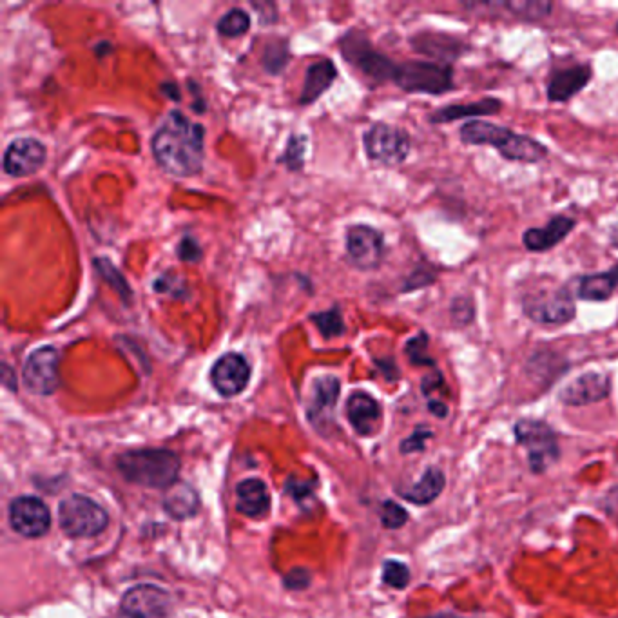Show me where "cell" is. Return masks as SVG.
I'll return each instance as SVG.
<instances>
[{
	"label": "cell",
	"mask_w": 618,
	"mask_h": 618,
	"mask_svg": "<svg viewBox=\"0 0 618 618\" xmlns=\"http://www.w3.org/2000/svg\"><path fill=\"white\" fill-rule=\"evenodd\" d=\"M58 350L55 347H40L29 354L24 363V385L35 396H51L60 385L58 376Z\"/></svg>",
	"instance_id": "9c48e42d"
},
{
	"label": "cell",
	"mask_w": 618,
	"mask_h": 618,
	"mask_svg": "<svg viewBox=\"0 0 618 618\" xmlns=\"http://www.w3.org/2000/svg\"><path fill=\"white\" fill-rule=\"evenodd\" d=\"M165 512L169 513L176 521H184L193 517L200 508V497L193 486L184 483H176L167 488L164 495Z\"/></svg>",
	"instance_id": "cb8c5ba5"
},
{
	"label": "cell",
	"mask_w": 618,
	"mask_h": 618,
	"mask_svg": "<svg viewBox=\"0 0 618 618\" xmlns=\"http://www.w3.org/2000/svg\"><path fill=\"white\" fill-rule=\"evenodd\" d=\"M426 348H428V336L426 334H419L417 338H412L406 343V356L414 365H430V367H434V359L426 354Z\"/></svg>",
	"instance_id": "836d02e7"
},
{
	"label": "cell",
	"mask_w": 618,
	"mask_h": 618,
	"mask_svg": "<svg viewBox=\"0 0 618 618\" xmlns=\"http://www.w3.org/2000/svg\"><path fill=\"white\" fill-rule=\"evenodd\" d=\"M615 243H617L618 245V227H617V231H615Z\"/></svg>",
	"instance_id": "c3c4849f"
},
{
	"label": "cell",
	"mask_w": 618,
	"mask_h": 618,
	"mask_svg": "<svg viewBox=\"0 0 618 618\" xmlns=\"http://www.w3.org/2000/svg\"><path fill=\"white\" fill-rule=\"evenodd\" d=\"M116 468L129 483L145 488L167 490L176 484L180 472V459L171 450L142 448L120 455L116 459Z\"/></svg>",
	"instance_id": "3957f363"
},
{
	"label": "cell",
	"mask_w": 618,
	"mask_h": 618,
	"mask_svg": "<svg viewBox=\"0 0 618 618\" xmlns=\"http://www.w3.org/2000/svg\"><path fill=\"white\" fill-rule=\"evenodd\" d=\"M118 618H142V617H135V615H131V613H124V611H120V617Z\"/></svg>",
	"instance_id": "bcb514c9"
},
{
	"label": "cell",
	"mask_w": 618,
	"mask_h": 618,
	"mask_svg": "<svg viewBox=\"0 0 618 618\" xmlns=\"http://www.w3.org/2000/svg\"><path fill=\"white\" fill-rule=\"evenodd\" d=\"M443 376L441 374H435V376L426 377L423 381V392L425 394H432L435 388L443 387Z\"/></svg>",
	"instance_id": "7bdbcfd3"
},
{
	"label": "cell",
	"mask_w": 618,
	"mask_h": 618,
	"mask_svg": "<svg viewBox=\"0 0 618 618\" xmlns=\"http://www.w3.org/2000/svg\"><path fill=\"white\" fill-rule=\"evenodd\" d=\"M249 26H251V17H249V13H245V11L236 8V10L227 11L222 19L218 20L216 29H218V33L223 35V37L234 39V37H242V35H245V33L249 31Z\"/></svg>",
	"instance_id": "f1b7e54d"
},
{
	"label": "cell",
	"mask_w": 618,
	"mask_h": 618,
	"mask_svg": "<svg viewBox=\"0 0 618 618\" xmlns=\"http://www.w3.org/2000/svg\"><path fill=\"white\" fill-rule=\"evenodd\" d=\"M60 528L73 539L97 537L109 524L106 510L84 495H71L58 508Z\"/></svg>",
	"instance_id": "8992f818"
},
{
	"label": "cell",
	"mask_w": 618,
	"mask_h": 618,
	"mask_svg": "<svg viewBox=\"0 0 618 618\" xmlns=\"http://www.w3.org/2000/svg\"><path fill=\"white\" fill-rule=\"evenodd\" d=\"M310 575L307 570H294L290 571L285 579V586L289 590H305L309 586Z\"/></svg>",
	"instance_id": "b9f144b4"
},
{
	"label": "cell",
	"mask_w": 618,
	"mask_h": 618,
	"mask_svg": "<svg viewBox=\"0 0 618 618\" xmlns=\"http://www.w3.org/2000/svg\"><path fill=\"white\" fill-rule=\"evenodd\" d=\"M412 46L419 53L439 60L441 64H448L450 60L461 57L470 49L463 40L454 39L443 33H419L412 39Z\"/></svg>",
	"instance_id": "ffe728a7"
},
{
	"label": "cell",
	"mask_w": 618,
	"mask_h": 618,
	"mask_svg": "<svg viewBox=\"0 0 618 618\" xmlns=\"http://www.w3.org/2000/svg\"><path fill=\"white\" fill-rule=\"evenodd\" d=\"M339 381L336 377L327 376L321 377L316 387H314V397H312V406H310L309 414L312 421H316V417L323 419L332 414V410L336 408L339 397Z\"/></svg>",
	"instance_id": "4316f807"
},
{
	"label": "cell",
	"mask_w": 618,
	"mask_h": 618,
	"mask_svg": "<svg viewBox=\"0 0 618 618\" xmlns=\"http://www.w3.org/2000/svg\"><path fill=\"white\" fill-rule=\"evenodd\" d=\"M383 582L390 588L405 590L410 582V571L403 562L387 561L383 566Z\"/></svg>",
	"instance_id": "1f68e13d"
},
{
	"label": "cell",
	"mask_w": 618,
	"mask_h": 618,
	"mask_svg": "<svg viewBox=\"0 0 618 618\" xmlns=\"http://www.w3.org/2000/svg\"><path fill=\"white\" fill-rule=\"evenodd\" d=\"M577 298L584 301H606L618 289V265L609 271L588 274L575 281Z\"/></svg>",
	"instance_id": "7402d4cb"
},
{
	"label": "cell",
	"mask_w": 618,
	"mask_h": 618,
	"mask_svg": "<svg viewBox=\"0 0 618 618\" xmlns=\"http://www.w3.org/2000/svg\"><path fill=\"white\" fill-rule=\"evenodd\" d=\"M617 33H618V22H617Z\"/></svg>",
	"instance_id": "681fc988"
},
{
	"label": "cell",
	"mask_w": 618,
	"mask_h": 618,
	"mask_svg": "<svg viewBox=\"0 0 618 618\" xmlns=\"http://www.w3.org/2000/svg\"><path fill=\"white\" fill-rule=\"evenodd\" d=\"M171 608V599L156 586H136L122 599V611L135 617L165 618Z\"/></svg>",
	"instance_id": "9a60e30c"
},
{
	"label": "cell",
	"mask_w": 618,
	"mask_h": 618,
	"mask_svg": "<svg viewBox=\"0 0 618 618\" xmlns=\"http://www.w3.org/2000/svg\"><path fill=\"white\" fill-rule=\"evenodd\" d=\"M310 319L318 327L319 332L323 334V338H334V336H341L345 332V323H343V316H341L338 307L327 310V312L312 314Z\"/></svg>",
	"instance_id": "f546056e"
},
{
	"label": "cell",
	"mask_w": 618,
	"mask_h": 618,
	"mask_svg": "<svg viewBox=\"0 0 618 618\" xmlns=\"http://www.w3.org/2000/svg\"><path fill=\"white\" fill-rule=\"evenodd\" d=\"M428 408H430V412H432L434 416H448V408H446V405L445 403H443V401H430V403H428Z\"/></svg>",
	"instance_id": "ee69618b"
},
{
	"label": "cell",
	"mask_w": 618,
	"mask_h": 618,
	"mask_svg": "<svg viewBox=\"0 0 618 618\" xmlns=\"http://www.w3.org/2000/svg\"><path fill=\"white\" fill-rule=\"evenodd\" d=\"M593 71L586 64H577L568 69L555 71L548 82V98L551 102H568L590 84Z\"/></svg>",
	"instance_id": "d6986e66"
},
{
	"label": "cell",
	"mask_w": 618,
	"mask_h": 618,
	"mask_svg": "<svg viewBox=\"0 0 618 618\" xmlns=\"http://www.w3.org/2000/svg\"><path fill=\"white\" fill-rule=\"evenodd\" d=\"M577 222L568 216H553L544 227H533L522 234V243L530 252L551 251L555 245L568 238Z\"/></svg>",
	"instance_id": "e0dca14e"
},
{
	"label": "cell",
	"mask_w": 618,
	"mask_h": 618,
	"mask_svg": "<svg viewBox=\"0 0 618 618\" xmlns=\"http://www.w3.org/2000/svg\"><path fill=\"white\" fill-rule=\"evenodd\" d=\"M251 379V365L242 354L229 352L214 363L211 370V383L223 397L242 394Z\"/></svg>",
	"instance_id": "4fadbf2b"
},
{
	"label": "cell",
	"mask_w": 618,
	"mask_h": 618,
	"mask_svg": "<svg viewBox=\"0 0 618 618\" xmlns=\"http://www.w3.org/2000/svg\"><path fill=\"white\" fill-rule=\"evenodd\" d=\"M450 316L454 319L457 327L470 325L475 318L474 301L470 300L468 296H457V298L452 300V305H450Z\"/></svg>",
	"instance_id": "d6a6232c"
},
{
	"label": "cell",
	"mask_w": 618,
	"mask_h": 618,
	"mask_svg": "<svg viewBox=\"0 0 618 618\" xmlns=\"http://www.w3.org/2000/svg\"><path fill=\"white\" fill-rule=\"evenodd\" d=\"M445 488V475L439 468H428L421 481H417L410 490L401 492L406 501L414 504H430L441 495Z\"/></svg>",
	"instance_id": "484cf974"
},
{
	"label": "cell",
	"mask_w": 618,
	"mask_h": 618,
	"mask_svg": "<svg viewBox=\"0 0 618 618\" xmlns=\"http://www.w3.org/2000/svg\"><path fill=\"white\" fill-rule=\"evenodd\" d=\"M236 508L247 517H263L271 508V493L260 479H245L236 488Z\"/></svg>",
	"instance_id": "44dd1931"
},
{
	"label": "cell",
	"mask_w": 618,
	"mask_h": 618,
	"mask_svg": "<svg viewBox=\"0 0 618 618\" xmlns=\"http://www.w3.org/2000/svg\"><path fill=\"white\" fill-rule=\"evenodd\" d=\"M46 162V145L37 138H17L4 153V171L22 178L39 171Z\"/></svg>",
	"instance_id": "5bb4252c"
},
{
	"label": "cell",
	"mask_w": 618,
	"mask_h": 618,
	"mask_svg": "<svg viewBox=\"0 0 618 618\" xmlns=\"http://www.w3.org/2000/svg\"><path fill=\"white\" fill-rule=\"evenodd\" d=\"M522 310L532 321L546 327L566 325L577 314L575 300L568 287L528 290L522 298Z\"/></svg>",
	"instance_id": "277c9868"
},
{
	"label": "cell",
	"mask_w": 618,
	"mask_h": 618,
	"mask_svg": "<svg viewBox=\"0 0 618 618\" xmlns=\"http://www.w3.org/2000/svg\"><path fill=\"white\" fill-rule=\"evenodd\" d=\"M501 8L512 13L517 19L535 22V20L548 17L553 10V4L548 0H510V2H501Z\"/></svg>",
	"instance_id": "83f0119b"
},
{
	"label": "cell",
	"mask_w": 618,
	"mask_h": 618,
	"mask_svg": "<svg viewBox=\"0 0 618 618\" xmlns=\"http://www.w3.org/2000/svg\"><path fill=\"white\" fill-rule=\"evenodd\" d=\"M347 417L359 435H374L381 426V405L367 392H354L348 397Z\"/></svg>",
	"instance_id": "ac0fdd59"
},
{
	"label": "cell",
	"mask_w": 618,
	"mask_h": 618,
	"mask_svg": "<svg viewBox=\"0 0 618 618\" xmlns=\"http://www.w3.org/2000/svg\"><path fill=\"white\" fill-rule=\"evenodd\" d=\"M265 68L271 73H278L287 64V48L283 44H271L265 51Z\"/></svg>",
	"instance_id": "d590c367"
},
{
	"label": "cell",
	"mask_w": 618,
	"mask_h": 618,
	"mask_svg": "<svg viewBox=\"0 0 618 618\" xmlns=\"http://www.w3.org/2000/svg\"><path fill=\"white\" fill-rule=\"evenodd\" d=\"M501 107H503V102L497 98H483L474 104H459V106L454 104V106L437 109L434 115L430 116V122L448 124V122H455V120L468 118V116L495 115L501 111Z\"/></svg>",
	"instance_id": "d4e9b609"
},
{
	"label": "cell",
	"mask_w": 618,
	"mask_h": 618,
	"mask_svg": "<svg viewBox=\"0 0 618 618\" xmlns=\"http://www.w3.org/2000/svg\"><path fill=\"white\" fill-rule=\"evenodd\" d=\"M368 158L377 164L399 165L405 162L412 142L403 129L388 124H374L363 136Z\"/></svg>",
	"instance_id": "52a82bcc"
},
{
	"label": "cell",
	"mask_w": 618,
	"mask_h": 618,
	"mask_svg": "<svg viewBox=\"0 0 618 618\" xmlns=\"http://www.w3.org/2000/svg\"><path fill=\"white\" fill-rule=\"evenodd\" d=\"M385 238L368 225H352L347 231V254L361 271H374L385 258Z\"/></svg>",
	"instance_id": "8fae6325"
},
{
	"label": "cell",
	"mask_w": 618,
	"mask_h": 618,
	"mask_svg": "<svg viewBox=\"0 0 618 618\" xmlns=\"http://www.w3.org/2000/svg\"><path fill=\"white\" fill-rule=\"evenodd\" d=\"M178 256L184 261L194 263V261L202 258V249H200V245L194 240L193 236H185L184 240L178 245Z\"/></svg>",
	"instance_id": "74e56055"
},
{
	"label": "cell",
	"mask_w": 618,
	"mask_h": 618,
	"mask_svg": "<svg viewBox=\"0 0 618 618\" xmlns=\"http://www.w3.org/2000/svg\"><path fill=\"white\" fill-rule=\"evenodd\" d=\"M611 381L602 372H588L571 381L568 387L562 388L561 399L564 405L582 406L597 403L609 396Z\"/></svg>",
	"instance_id": "2e32d148"
},
{
	"label": "cell",
	"mask_w": 618,
	"mask_h": 618,
	"mask_svg": "<svg viewBox=\"0 0 618 618\" xmlns=\"http://www.w3.org/2000/svg\"><path fill=\"white\" fill-rule=\"evenodd\" d=\"M408 519V513L405 512V508H401L399 504L394 501H387L381 508V522L383 526H387L390 530H397L405 524Z\"/></svg>",
	"instance_id": "e575fe53"
},
{
	"label": "cell",
	"mask_w": 618,
	"mask_h": 618,
	"mask_svg": "<svg viewBox=\"0 0 618 618\" xmlns=\"http://www.w3.org/2000/svg\"><path fill=\"white\" fill-rule=\"evenodd\" d=\"M459 136L464 144L490 145L497 149L504 160L521 162V164H539L546 156L548 149L530 136L512 133L508 127L497 126L486 120H470L466 122Z\"/></svg>",
	"instance_id": "7a4b0ae2"
},
{
	"label": "cell",
	"mask_w": 618,
	"mask_h": 618,
	"mask_svg": "<svg viewBox=\"0 0 618 618\" xmlns=\"http://www.w3.org/2000/svg\"><path fill=\"white\" fill-rule=\"evenodd\" d=\"M435 272L430 271V267L426 269V267H421V269H417L412 276H410V280L405 283V292L408 290L419 289V287H426V285H430V283H434Z\"/></svg>",
	"instance_id": "f35d334b"
},
{
	"label": "cell",
	"mask_w": 618,
	"mask_h": 618,
	"mask_svg": "<svg viewBox=\"0 0 618 618\" xmlns=\"http://www.w3.org/2000/svg\"><path fill=\"white\" fill-rule=\"evenodd\" d=\"M432 434L428 432V430H416V434L412 435V437H408L403 446H401V450L408 454V452H417V450H423L425 448L426 439H430Z\"/></svg>",
	"instance_id": "60d3db41"
},
{
	"label": "cell",
	"mask_w": 618,
	"mask_h": 618,
	"mask_svg": "<svg viewBox=\"0 0 618 618\" xmlns=\"http://www.w3.org/2000/svg\"><path fill=\"white\" fill-rule=\"evenodd\" d=\"M428 618H459V617H454V615H435V617H428Z\"/></svg>",
	"instance_id": "7dc6e473"
},
{
	"label": "cell",
	"mask_w": 618,
	"mask_h": 618,
	"mask_svg": "<svg viewBox=\"0 0 618 618\" xmlns=\"http://www.w3.org/2000/svg\"><path fill=\"white\" fill-rule=\"evenodd\" d=\"M205 129L182 111H169L151 140L156 162L165 173L187 178L200 173L205 160Z\"/></svg>",
	"instance_id": "6da1fadb"
},
{
	"label": "cell",
	"mask_w": 618,
	"mask_h": 618,
	"mask_svg": "<svg viewBox=\"0 0 618 618\" xmlns=\"http://www.w3.org/2000/svg\"><path fill=\"white\" fill-rule=\"evenodd\" d=\"M336 75H338L336 73V66L332 64V60H329V58H323L319 62H314L307 69V75H305V84H303V91H301L300 97L301 104L305 106V104L316 102L329 89Z\"/></svg>",
	"instance_id": "603a6c76"
},
{
	"label": "cell",
	"mask_w": 618,
	"mask_h": 618,
	"mask_svg": "<svg viewBox=\"0 0 618 618\" xmlns=\"http://www.w3.org/2000/svg\"><path fill=\"white\" fill-rule=\"evenodd\" d=\"M394 82L406 93L443 95L454 89V71L450 64L412 60L397 66Z\"/></svg>",
	"instance_id": "5b68a950"
},
{
	"label": "cell",
	"mask_w": 618,
	"mask_h": 618,
	"mask_svg": "<svg viewBox=\"0 0 618 618\" xmlns=\"http://www.w3.org/2000/svg\"><path fill=\"white\" fill-rule=\"evenodd\" d=\"M162 91H164V93H169V97L180 100V93H178V89H176V86H173V84H164V86H162Z\"/></svg>",
	"instance_id": "f6af8a7d"
},
{
	"label": "cell",
	"mask_w": 618,
	"mask_h": 618,
	"mask_svg": "<svg viewBox=\"0 0 618 618\" xmlns=\"http://www.w3.org/2000/svg\"><path fill=\"white\" fill-rule=\"evenodd\" d=\"M95 267H97L98 274L120 294V298L124 300V303H129V300L133 298V292L129 289V285H127V281L124 280V276L116 271L115 267L109 263V260H106V258H97V260H95Z\"/></svg>",
	"instance_id": "4dcf8cb0"
},
{
	"label": "cell",
	"mask_w": 618,
	"mask_h": 618,
	"mask_svg": "<svg viewBox=\"0 0 618 618\" xmlns=\"http://www.w3.org/2000/svg\"><path fill=\"white\" fill-rule=\"evenodd\" d=\"M301 158H303V138L292 136L289 147H287V153L281 158V162L289 165L290 169H300Z\"/></svg>",
	"instance_id": "8d00e7d4"
},
{
	"label": "cell",
	"mask_w": 618,
	"mask_h": 618,
	"mask_svg": "<svg viewBox=\"0 0 618 618\" xmlns=\"http://www.w3.org/2000/svg\"><path fill=\"white\" fill-rule=\"evenodd\" d=\"M515 435L530 455V464L535 472L550 468L559 457V445L550 426L535 419H522L515 425Z\"/></svg>",
	"instance_id": "ba28073f"
},
{
	"label": "cell",
	"mask_w": 618,
	"mask_h": 618,
	"mask_svg": "<svg viewBox=\"0 0 618 618\" xmlns=\"http://www.w3.org/2000/svg\"><path fill=\"white\" fill-rule=\"evenodd\" d=\"M341 49L347 60H350L356 68L361 69L365 75L374 78L376 82L394 80L396 77V64L385 55L374 51L363 35L350 33L347 39L343 40Z\"/></svg>",
	"instance_id": "30bf717a"
},
{
	"label": "cell",
	"mask_w": 618,
	"mask_h": 618,
	"mask_svg": "<svg viewBox=\"0 0 618 618\" xmlns=\"http://www.w3.org/2000/svg\"><path fill=\"white\" fill-rule=\"evenodd\" d=\"M182 280L174 274H164V276H160L158 280L155 281V289L156 292H162V294H171V296H176V298H180L178 296V290H184L182 287Z\"/></svg>",
	"instance_id": "ab89813d"
},
{
	"label": "cell",
	"mask_w": 618,
	"mask_h": 618,
	"mask_svg": "<svg viewBox=\"0 0 618 618\" xmlns=\"http://www.w3.org/2000/svg\"><path fill=\"white\" fill-rule=\"evenodd\" d=\"M10 524L22 537H42L51 526L48 506L37 497H19L10 506Z\"/></svg>",
	"instance_id": "7c38bea8"
}]
</instances>
